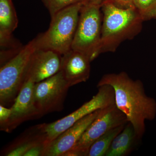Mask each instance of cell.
<instances>
[{"label": "cell", "mask_w": 156, "mask_h": 156, "mask_svg": "<svg viewBox=\"0 0 156 156\" xmlns=\"http://www.w3.org/2000/svg\"><path fill=\"white\" fill-rule=\"evenodd\" d=\"M105 85L113 88L116 105L134 127L140 140L145 133V121H152L155 118V100L146 94L141 81L133 80L125 72L104 75L97 87Z\"/></svg>", "instance_id": "cell-1"}, {"label": "cell", "mask_w": 156, "mask_h": 156, "mask_svg": "<svg viewBox=\"0 0 156 156\" xmlns=\"http://www.w3.org/2000/svg\"><path fill=\"white\" fill-rule=\"evenodd\" d=\"M48 9L50 17H53L59 11L72 5L82 2H89V0H42Z\"/></svg>", "instance_id": "cell-18"}, {"label": "cell", "mask_w": 156, "mask_h": 156, "mask_svg": "<svg viewBox=\"0 0 156 156\" xmlns=\"http://www.w3.org/2000/svg\"><path fill=\"white\" fill-rule=\"evenodd\" d=\"M35 84L30 79L26 81L11 108V116L8 122L0 127L1 131L10 133L24 122L42 117L34 102Z\"/></svg>", "instance_id": "cell-9"}, {"label": "cell", "mask_w": 156, "mask_h": 156, "mask_svg": "<svg viewBox=\"0 0 156 156\" xmlns=\"http://www.w3.org/2000/svg\"><path fill=\"white\" fill-rule=\"evenodd\" d=\"M98 88L97 94L75 111L53 122L44 123V129L50 142L79 120L97 110L115 104L114 90L112 87L105 85Z\"/></svg>", "instance_id": "cell-7"}, {"label": "cell", "mask_w": 156, "mask_h": 156, "mask_svg": "<svg viewBox=\"0 0 156 156\" xmlns=\"http://www.w3.org/2000/svg\"><path fill=\"white\" fill-rule=\"evenodd\" d=\"M103 12L100 54L115 52L121 44L141 32L144 21L135 8L122 9L110 3L101 6Z\"/></svg>", "instance_id": "cell-2"}, {"label": "cell", "mask_w": 156, "mask_h": 156, "mask_svg": "<svg viewBox=\"0 0 156 156\" xmlns=\"http://www.w3.org/2000/svg\"><path fill=\"white\" fill-rule=\"evenodd\" d=\"M101 7L87 2L83 5L72 50L87 55L92 62L100 55L102 16Z\"/></svg>", "instance_id": "cell-5"}, {"label": "cell", "mask_w": 156, "mask_h": 156, "mask_svg": "<svg viewBox=\"0 0 156 156\" xmlns=\"http://www.w3.org/2000/svg\"><path fill=\"white\" fill-rule=\"evenodd\" d=\"M47 139H48V136L44 124L33 126L4 148L1 151V156H24L32 147Z\"/></svg>", "instance_id": "cell-13"}, {"label": "cell", "mask_w": 156, "mask_h": 156, "mask_svg": "<svg viewBox=\"0 0 156 156\" xmlns=\"http://www.w3.org/2000/svg\"><path fill=\"white\" fill-rule=\"evenodd\" d=\"M126 125L109 130L96 140L90 147L87 156H105L114 139L122 131Z\"/></svg>", "instance_id": "cell-16"}, {"label": "cell", "mask_w": 156, "mask_h": 156, "mask_svg": "<svg viewBox=\"0 0 156 156\" xmlns=\"http://www.w3.org/2000/svg\"><path fill=\"white\" fill-rule=\"evenodd\" d=\"M134 5L144 21L156 19V0H134Z\"/></svg>", "instance_id": "cell-17"}, {"label": "cell", "mask_w": 156, "mask_h": 156, "mask_svg": "<svg viewBox=\"0 0 156 156\" xmlns=\"http://www.w3.org/2000/svg\"><path fill=\"white\" fill-rule=\"evenodd\" d=\"M11 114V108L0 105V127H2L8 122Z\"/></svg>", "instance_id": "cell-21"}, {"label": "cell", "mask_w": 156, "mask_h": 156, "mask_svg": "<svg viewBox=\"0 0 156 156\" xmlns=\"http://www.w3.org/2000/svg\"><path fill=\"white\" fill-rule=\"evenodd\" d=\"M50 143L47 139L38 144L27 151L24 156H44Z\"/></svg>", "instance_id": "cell-19"}, {"label": "cell", "mask_w": 156, "mask_h": 156, "mask_svg": "<svg viewBox=\"0 0 156 156\" xmlns=\"http://www.w3.org/2000/svg\"><path fill=\"white\" fill-rule=\"evenodd\" d=\"M62 57L56 51L38 48L31 59L27 80L36 83L56 74L60 71Z\"/></svg>", "instance_id": "cell-11"}, {"label": "cell", "mask_w": 156, "mask_h": 156, "mask_svg": "<svg viewBox=\"0 0 156 156\" xmlns=\"http://www.w3.org/2000/svg\"><path fill=\"white\" fill-rule=\"evenodd\" d=\"M91 62L86 54L72 49L62 55L60 71L70 87L89 80Z\"/></svg>", "instance_id": "cell-12"}, {"label": "cell", "mask_w": 156, "mask_h": 156, "mask_svg": "<svg viewBox=\"0 0 156 156\" xmlns=\"http://www.w3.org/2000/svg\"><path fill=\"white\" fill-rule=\"evenodd\" d=\"M134 0H106L104 3H112L119 8L127 9L134 8Z\"/></svg>", "instance_id": "cell-20"}, {"label": "cell", "mask_w": 156, "mask_h": 156, "mask_svg": "<svg viewBox=\"0 0 156 156\" xmlns=\"http://www.w3.org/2000/svg\"><path fill=\"white\" fill-rule=\"evenodd\" d=\"M18 20L12 0H0V42L13 38Z\"/></svg>", "instance_id": "cell-15"}, {"label": "cell", "mask_w": 156, "mask_h": 156, "mask_svg": "<svg viewBox=\"0 0 156 156\" xmlns=\"http://www.w3.org/2000/svg\"><path fill=\"white\" fill-rule=\"evenodd\" d=\"M140 140L134 127L128 122L122 131L115 136L105 156H126L131 153Z\"/></svg>", "instance_id": "cell-14"}, {"label": "cell", "mask_w": 156, "mask_h": 156, "mask_svg": "<svg viewBox=\"0 0 156 156\" xmlns=\"http://www.w3.org/2000/svg\"><path fill=\"white\" fill-rule=\"evenodd\" d=\"M97 110L76 122L51 141L44 156H63L77 142L89 125L100 112Z\"/></svg>", "instance_id": "cell-10"}, {"label": "cell", "mask_w": 156, "mask_h": 156, "mask_svg": "<svg viewBox=\"0 0 156 156\" xmlns=\"http://www.w3.org/2000/svg\"><path fill=\"white\" fill-rule=\"evenodd\" d=\"M38 48L36 37L23 46L10 60L1 66L0 104L5 106L12 103L26 81L30 63L35 51Z\"/></svg>", "instance_id": "cell-4"}, {"label": "cell", "mask_w": 156, "mask_h": 156, "mask_svg": "<svg viewBox=\"0 0 156 156\" xmlns=\"http://www.w3.org/2000/svg\"><path fill=\"white\" fill-rule=\"evenodd\" d=\"M106 0H89V2L101 7V5Z\"/></svg>", "instance_id": "cell-22"}, {"label": "cell", "mask_w": 156, "mask_h": 156, "mask_svg": "<svg viewBox=\"0 0 156 156\" xmlns=\"http://www.w3.org/2000/svg\"><path fill=\"white\" fill-rule=\"evenodd\" d=\"M86 2L72 5L51 17L48 30L36 37L39 49L53 50L62 55L71 50L80 12Z\"/></svg>", "instance_id": "cell-3"}, {"label": "cell", "mask_w": 156, "mask_h": 156, "mask_svg": "<svg viewBox=\"0 0 156 156\" xmlns=\"http://www.w3.org/2000/svg\"><path fill=\"white\" fill-rule=\"evenodd\" d=\"M70 87L61 71L34 86V102L42 117L61 111Z\"/></svg>", "instance_id": "cell-8"}, {"label": "cell", "mask_w": 156, "mask_h": 156, "mask_svg": "<svg viewBox=\"0 0 156 156\" xmlns=\"http://www.w3.org/2000/svg\"><path fill=\"white\" fill-rule=\"evenodd\" d=\"M128 122L126 115L115 104L101 109L77 142L63 156H87L90 147L96 140L109 130Z\"/></svg>", "instance_id": "cell-6"}]
</instances>
